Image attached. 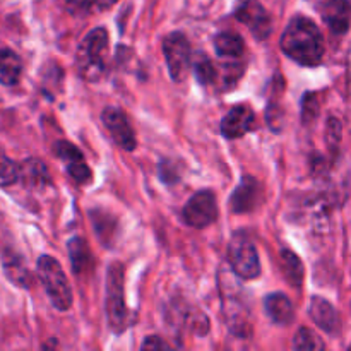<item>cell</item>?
<instances>
[{"instance_id": "obj_21", "label": "cell", "mask_w": 351, "mask_h": 351, "mask_svg": "<svg viewBox=\"0 0 351 351\" xmlns=\"http://www.w3.org/2000/svg\"><path fill=\"white\" fill-rule=\"evenodd\" d=\"M293 348L298 351H319L324 350V341L312 329L302 328L295 336Z\"/></svg>"}, {"instance_id": "obj_2", "label": "cell", "mask_w": 351, "mask_h": 351, "mask_svg": "<svg viewBox=\"0 0 351 351\" xmlns=\"http://www.w3.org/2000/svg\"><path fill=\"white\" fill-rule=\"evenodd\" d=\"M36 269L51 305L60 312L69 311L72 307V288L60 263L50 256H41Z\"/></svg>"}, {"instance_id": "obj_24", "label": "cell", "mask_w": 351, "mask_h": 351, "mask_svg": "<svg viewBox=\"0 0 351 351\" xmlns=\"http://www.w3.org/2000/svg\"><path fill=\"white\" fill-rule=\"evenodd\" d=\"M53 151H55V154H57L60 160H64L67 165L72 163V161L84 160L81 151H79L74 144L67 143V141H58V143H55Z\"/></svg>"}, {"instance_id": "obj_23", "label": "cell", "mask_w": 351, "mask_h": 351, "mask_svg": "<svg viewBox=\"0 0 351 351\" xmlns=\"http://www.w3.org/2000/svg\"><path fill=\"white\" fill-rule=\"evenodd\" d=\"M19 180V165L0 151V187H10Z\"/></svg>"}, {"instance_id": "obj_6", "label": "cell", "mask_w": 351, "mask_h": 351, "mask_svg": "<svg viewBox=\"0 0 351 351\" xmlns=\"http://www.w3.org/2000/svg\"><path fill=\"white\" fill-rule=\"evenodd\" d=\"M163 53L173 81L182 82L191 71V45L182 33H171L163 40Z\"/></svg>"}, {"instance_id": "obj_7", "label": "cell", "mask_w": 351, "mask_h": 351, "mask_svg": "<svg viewBox=\"0 0 351 351\" xmlns=\"http://www.w3.org/2000/svg\"><path fill=\"white\" fill-rule=\"evenodd\" d=\"M184 221L192 228H206L218 218V204L211 191H201L192 195L185 204Z\"/></svg>"}, {"instance_id": "obj_14", "label": "cell", "mask_w": 351, "mask_h": 351, "mask_svg": "<svg viewBox=\"0 0 351 351\" xmlns=\"http://www.w3.org/2000/svg\"><path fill=\"white\" fill-rule=\"evenodd\" d=\"M322 17L332 33L343 34L350 27V3L348 0H329L322 9Z\"/></svg>"}, {"instance_id": "obj_4", "label": "cell", "mask_w": 351, "mask_h": 351, "mask_svg": "<svg viewBox=\"0 0 351 351\" xmlns=\"http://www.w3.org/2000/svg\"><path fill=\"white\" fill-rule=\"evenodd\" d=\"M228 263L233 273L242 280H254L261 274V261L252 240L239 232L232 237L228 245Z\"/></svg>"}, {"instance_id": "obj_17", "label": "cell", "mask_w": 351, "mask_h": 351, "mask_svg": "<svg viewBox=\"0 0 351 351\" xmlns=\"http://www.w3.org/2000/svg\"><path fill=\"white\" fill-rule=\"evenodd\" d=\"M216 53L223 58V60H240L245 51V45L243 40L237 33H219L215 40Z\"/></svg>"}, {"instance_id": "obj_18", "label": "cell", "mask_w": 351, "mask_h": 351, "mask_svg": "<svg viewBox=\"0 0 351 351\" xmlns=\"http://www.w3.org/2000/svg\"><path fill=\"white\" fill-rule=\"evenodd\" d=\"M21 72H23L21 58L9 48H0V84H17L21 79Z\"/></svg>"}, {"instance_id": "obj_11", "label": "cell", "mask_w": 351, "mask_h": 351, "mask_svg": "<svg viewBox=\"0 0 351 351\" xmlns=\"http://www.w3.org/2000/svg\"><path fill=\"white\" fill-rule=\"evenodd\" d=\"M261 201V185L256 178L243 177L239 187L235 189L233 195L230 197V208L237 215L250 213L257 208Z\"/></svg>"}, {"instance_id": "obj_10", "label": "cell", "mask_w": 351, "mask_h": 351, "mask_svg": "<svg viewBox=\"0 0 351 351\" xmlns=\"http://www.w3.org/2000/svg\"><path fill=\"white\" fill-rule=\"evenodd\" d=\"M256 125V115L249 105H237L221 120V134L226 139H239Z\"/></svg>"}, {"instance_id": "obj_22", "label": "cell", "mask_w": 351, "mask_h": 351, "mask_svg": "<svg viewBox=\"0 0 351 351\" xmlns=\"http://www.w3.org/2000/svg\"><path fill=\"white\" fill-rule=\"evenodd\" d=\"M194 74L197 81L204 86L213 84L218 79V71H216L213 62L206 55H199L197 60L194 62Z\"/></svg>"}, {"instance_id": "obj_29", "label": "cell", "mask_w": 351, "mask_h": 351, "mask_svg": "<svg viewBox=\"0 0 351 351\" xmlns=\"http://www.w3.org/2000/svg\"><path fill=\"white\" fill-rule=\"evenodd\" d=\"M119 2V0H93L91 7L95 10H98V12H103V10L110 9V7H113L115 3Z\"/></svg>"}, {"instance_id": "obj_16", "label": "cell", "mask_w": 351, "mask_h": 351, "mask_svg": "<svg viewBox=\"0 0 351 351\" xmlns=\"http://www.w3.org/2000/svg\"><path fill=\"white\" fill-rule=\"evenodd\" d=\"M19 180L26 187L38 189L48 184L50 177H48V170L43 161L36 160V158H29L23 165H19Z\"/></svg>"}, {"instance_id": "obj_5", "label": "cell", "mask_w": 351, "mask_h": 351, "mask_svg": "<svg viewBox=\"0 0 351 351\" xmlns=\"http://www.w3.org/2000/svg\"><path fill=\"white\" fill-rule=\"evenodd\" d=\"M108 48V36L103 27H96L79 45V71L86 79H98L103 71V58Z\"/></svg>"}, {"instance_id": "obj_12", "label": "cell", "mask_w": 351, "mask_h": 351, "mask_svg": "<svg viewBox=\"0 0 351 351\" xmlns=\"http://www.w3.org/2000/svg\"><path fill=\"white\" fill-rule=\"evenodd\" d=\"M264 308H266L267 317L278 326H288L295 319V311L290 298L280 291L267 295L266 300H264Z\"/></svg>"}, {"instance_id": "obj_28", "label": "cell", "mask_w": 351, "mask_h": 351, "mask_svg": "<svg viewBox=\"0 0 351 351\" xmlns=\"http://www.w3.org/2000/svg\"><path fill=\"white\" fill-rule=\"evenodd\" d=\"M91 3H93L91 0H67V9H69V12L79 14V12H82V10L88 9Z\"/></svg>"}, {"instance_id": "obj_27", "label": "cell", "mask_w": 351, "mask_h": 351, "mask_svg": "<svg viewBox=\"0 0 351 351\" xmlns=\"http://www.w3.org/2000/svg\"><path fill=\"white\" fill-rule=\"evenodd\" d=\"M143 350H165V348H170L168 343H165L163 339L158 338V336H151V338H146V341L143 343L141 346Z\"/></svg>"}, {"instance_id": "obj_20", "label": "cell", "mask_w": 351, "mask_h": 351, "mask_svg": "<svg viewBox=\"0 0 351 351\" xmlns=\"http://www.w3.org/2000/svg\"><path fill=\"white\" fill-rule=\"evenodd\" d=\"M67 250H69V256H71V263L75 273L84 269L86 264H88L89 261V249L86 240L79 239V237H74V239L69 240Z\"/></svg>"}, {"instance_id": "obj_3", "label": "cell", "mask_w": 351, "mask_h": 351, "mask_svg": "<svg viewBox=\"0 0 351 351\" xmlns=\"http://www.w3.org/2000/svg\"><path fill=\"white\" fill-rule=\"evenodd\" d=\"M106 319L113 332L127 328V307L123 298V271L120 264H112L106 276Z\"/></svg>"}, {"instance_id": "obj_8", "label": "cell", "mask_w": 351, "mask_h": 351, "mask_svg": "<svg viewBox=\"0 0 351 351\" xmlns=\"http://www.w3.org/2000/svg\"><path fill=\"white\" fill-rule=\"evenodd\" d=\"M235 17L249 27L257 40H266L273 31L271 16L257 0H239L235 5Z\"/></svg>"}, {"instance_id": "obj_13", "label": "cell", "mask_w": 351, "mask_h": 351, "mask_svg": "<svg viewBox=\"0 0 351 351\" xmlns=\"http://www.w3.org/2000/svg\"><path fill=\"white\" fill-rule=\"evenodd\" d=\"M3 273H5L7 280L12 285L19 288H29L33 283V276H31L29 269H27L26 263L19 254L12 252V250H5L2 257Z\"/></svg>"}, {"instance_id": "obj_9", "label": "cell", "mask_w": 351, "mask_h": 351, "mask_svg": "<svg viewBox=\"0 0 351 351\" xmlns=\"http://www.w3.org/2000/svg\"><path fill=\"white\" fill-rule=\"evenodd\" d=\"M101 119L106 129L112 134L117 146L125 151L136 149V134H134L132 127H130L129 120L122 110L115 108V106H106L101 113Z\"/></svg>"}, {"instance_id": "obj_25", "label": "cell", "mask_w": 351, "mask_h": 351, "mask_svg": "<svg viewBox=\"0 0 351 351\" xmlns=\"http://www.w3.org/2000/svg\"><path fill=\"white\" fill-rule=\"evenodd\" d=\"M67 171L72 178H74L77 184L84 185L89 184L93 178L91 170H89L88 165L84 163V160H79V161H72V163L67 165Z\"/></svg>"}, {"instance_id": "obj_1", "label": "cell", "mask_w": 351, "mask_h": 351, "mask_svg": "<svg viewBox=\"0 0 351 351\" xmlns=\"http://www.w3.org/2000/svg\"><path fill=\"white\" fill-rule=\"evenodd\" d=\"M281 50L300 65L314 67L324 57V38L314 21L297 16L288 23L281 36Z\"/></svg>"}, {"instance_id": "obj_19", "label": "cell", "mask_w": 351, "mask_h": 351, "mask_svg": "<svg viewBox=\"0 0 351 351\" xmlns=\"http://www.w3.org/2000/svg\"><path fill=\"white\" fill-rule=\"evenodd\" d=\"M281 263H283V271L287 280L293 287H300L302 281H304V266H302V261L291 250H283L281 252Z\"/></svg>"}, {"instance_id": "obj_26", "label": "cell", "mask_w": 351, "mask_h": 351, "mask_svg": "<svg viewBox=\"0 0 351 351\" xmlns=\"http://www.w3.org/2000/svg\"><path fill=\"white\" fill-rule=\"evenodd\" d=\"M317 110H319V105L315 96L311 95V93L305 95L304 101H302V119H304V122H308V120L315 119V117H317Z\"/></svg>"}, {"instance_id": "obj_15", "label": "cell", "mask_w": 351, "mask_h": 351, "mask_svg": "<svg viewBox=\"0 0 351 351\" xmlns=\"http://www.w3.org/2000/svg\"><path fill=\"white\" fill-rule=\"evenodd\" d=\"M311 317L314 319L315 324L322 329V331L329 332V335H336L339 329V319L336 314L335 307L324 300L322 297H314L311 302Z\"/></svg>"}]
</instances>
